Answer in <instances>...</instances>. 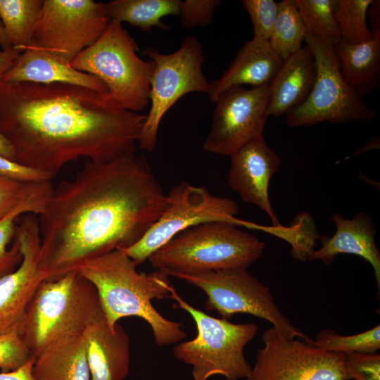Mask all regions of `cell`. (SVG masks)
Returning <instances> with one entry per match:
<instances>
[{
	"label": "cell",
	"mask_w": 380,
	"mask_h": 380,
	"mask_svg": "<svg viewBox=\"0 0 380 380\" xmlns=\"http://www.w3.org/2000/svg\"><path fill=\"white\" fill-rule=\"evenodd\" d=\"M282 61L268 40L253 37L245 42L224 72L210 82V101L215 103L223 93L233 88L269 86Z\"/></svg>",
	"instance_id": "cell-18"
},
{
	"label": "cell",
	"mask_w": 380,
	"mask_h": 380,
	"mask_svg": "<svg viewBox=\"0 0 380 380\" xmlns=\"http://www.w3.org/2000/svg\"><path fill=\"white\" fill-rule=\"evenodd\" d=\"M109 22L104 3L44 0L30 45L70 63L101 37Z\"/></svg>",
	"instance_id": "cell-13"
},
{
	"label": "cell",
	"mask_w": 380,
	"mask_h": 380,
	"mask_svg": "<svg viewBox=\"0 0 380 380\" xmlns=\"http://www.w3.org/2000/svg\"><path fill=\"white\" fill-rule=\"evenodd\" d=\"M0 156L9 160L16 161L13 147L0 130ZM17 162V161H16Z\"/></svg>",
	"instance_id": "cell-41"
},
{
	"label": "cell",
	"mask_w": 380,
	"mask_h": 380,
	"mask_svg": "<svg viewBox=\"0 0 380 380\" xmlns=\"http://www.w3.org/2000/svg\"><path fill=\"white\" fill-rule=\"evenodd\" d=\"M34 357L32 355L21 367L10 372H0V380H37L33 374Z\"/></svg>",
	"instance_id": "cell-38"
},
{
	"label": "cell",
	"mask_w": 380,
	"mask_h": 380,
	"mask_svg": "<svg viewBox=\"0 0 380 380\" xmlns=\"http://www.w3.org/2000/svg\"><path fill=\"white\" fill-rule=\"evenodd\" d=\"M229 157L228 182L232 189L245 203L264 211L274 227H279L269 197L270 180L281 165L279 156L267 145L262 135L252 139Z\"/></svg>",
	"instance_id": "cell-16"
},
{
	"label": "cell",
	"mask_w": 380,
	"mask_h": 380,
	"mask_svg": "<svg viewBox=\"0 0 380 380\" xmlns=\"http://www.w3.org/2000/svg\"><path fill=\"white\" fill-rule=\"evenodd\" d=\"M25 213H30L29 210L19 208L0 220V279L15 270L21 262L20 246L13 237L16 221Z\"/></svg>",
	"instance_id": "cell-31"
},
{
	"label": "cell",
	"mask_w": 380,
	"mask_h": 380,
	"mask_svg": "<svg viewBox=\"0 0 380 380\" xmlns=\"http://www.w3.org/2000/svg\"><path fill=\"white\" fill-rule=\"evenodd\" d=\"M265 243L226 222L188 228L148 259L167 276L224 269H248L262 255Z\"/></svg>",
	"instance_id": "cell-5"
},
{
	"label": "cell",
	"mask_w": 380,
	"mask_h": 380,
	"mask_svg": "<svg viewBox=\"0 0 380 380\" xmlns=\"http://www.w3.org/2000/svg\"><path fill=\"white\" fill-rule=\"evenodd\" d=\"M91 380H125L130 367L129 340L118 323L114 329L103 315L84 332Z\"/></svg>",
	"instance_id": "cell-19"
},
{
	"label": "cell",
	"mask_w": 380,
	"mask_h": 380,
	"mask_svg": "<svg viewBox=\"0 0 380 380\" xmlns=\"http://www.w3.org/2000/svg\"><path fill=\"white\" fill-rule=\"evenodd\" d=\"M32 356L19 331L0 334V369L7 372L24 364Z\"/></svg>",
	"instance_id": "cell-34"
},
{
	"label": "cell",
	"mask_w": 380,
	"mask_h": 380,
	"mask_svg": "<svg viewBox=\"0 0 380 380\" xmlns=\"http://www.w3.org/2000/svg\"><path fill=\"white\" fill-rule=\"evenodd\" d=\"M206 295L205 308L228 319L236 314H248L270 322L272 327L289 338H311L296 329L274 301L268 286L247 269H224L196 273L177 274Z\"/></svg>",
	"instance_id": "cell-10"
},
{
	"label": "cell",
	"mask_w": 380,
	"mask_h": 380,
	"mask_svg": "<svg viewBox=\"0 0 380 380\" xmlns=\"http://www.w3.org/2000/svg\"><path fill=\"white\" fill-rule=\"evenodd\" d=\"M308 343L324 350L344 355L376 353L380 349V326L350 336H342L330 329L322 330Z\"/></svg>",
	"instance_id": "cell-30"
},
{
	"label": "cell",
	"mask_w": 380,
	"mask_h": 380,
	"mask_svg": "<svg viewBox=\"0 0 380 380\" xmlns=\"http://www.w3.org/2000/svg\"><path fill=\"white\" fill-rule=\"evenodd\" d=\"M137 263L122 249L88 259L77 271L95 288L104 317L110 329L126 317L146 321L159 347L175 345L186 334L182 324L168 319L153 305L152 300L170 298L168 276L157 270L138 272Z\"/></svg>",
	"instance_id": "cell-3"
},
{
	"label": "cell",
	"mask_w": 380,
	"mask_h": 380,
	"mask_svg": "<svg viewBox=\"0 0 380 380\" xmlns=\"http://www.w3.org/2000/svg\"><path fill=\"white\" fill-rule=\"evenodd\" d=\"M315 75V61L307 45L283 61L268 86L269 116L279 117L301 104L312 88Z\"/></svg>",
	"instance_id": "cell-21"
},
{
	"label": "cell",
	"mask_w": 380,
	"mask_h": 380,
	"mask_svg": "<svg viewBox=\"0 0 380 380\" xmlns=\"http://www.w3.org/2000/svg\"><path fill=\"white\" fill-rule=\"evenodd\" d=\"M44 0H0V20L10 46L23 52L30 46Z\"/></svg>",
	"instance_id": "cell-25"
},
{
	"label": "cell",
	"mask_w": 380,
	"mask_h": 380,
	"mask_svg": "<svg viewBox=\"0 0 380 380\" xmlns=\"http://www.w3.org/2000/svg\"><path fill=\"white\" fill-rule=\"evenodd\" d=\"M346 82L362 96L378 88L380 77V31L358 44L341 41L332 46Z\"/></svg>",
	"instance_id": "cell-23"
},
{
	"label": "cell",
	"mask_w": 380,
	"mask_h": 380,
	"mask_svg": "<svg viewBox=\"0 0 380 380\" xmlns=\"http://www.w3.org/2000/svg\"><path fill=\"white\" fill-rule=\"evenodd\" d=\"M181 0H113L104 3L110 20L127 23L145 32L154 27L168 30L161 19L167 15H179Z\"/></svg>",
	"instance_id": "cell-24"
},
{
	"label": "cell",
	"mask_w": 380,
	"mask_h": 380,
	"mask_svg": "<svg viewBox=\"0 0 380 380\" xmlns=\"http://www.w3.org/2000/svg\"><path fill=\"white\" fill-rule=\"evenodd\" d=\"M167 195L166 207L143 237L122 249L137 265L182 231L204 223L226 222L237 227L257 229V224L239 220L237 203L232 199L212 194L203 186L182 182Z\"/></svg>",
	"instance_id": "cell-9"
},
{
	"label": "cell",
	"mask_w": 380,
	"mask_h": 380,
	"mask_svg": "<svg viewBox=\"0 0 380 380\" xmlns=\"http://www.w3.org/2000/svg\"><path fill=\"white\" fill-rule=\"evenodd\" d=\"M373 0H336L334 15L339 27L341 41L358 44L371 39L367 17Z\"/></svg>",
	"instance_id": "cell-29"
},
{
	"label": "cell",
	"mask_w": 380,
	"mask_h": 380,
	"mask_svg": "<svg viewBox=\"0 0 380 380\" xmlns=\"http://www.w3.org/2000/svg\"><path fill=\"white\" fill-rule=\"evenodd\" d=\"M13 239L22 260L12 272L0 279V334L20 331L25 310L46 276L40 267L41 236L38 216L28 214L16 224Z\"/></svg>",
	"instance_id": "cell-15"
},
{
	"label": "cell",
	"mask_w": 380,
	"mask_h": 380,
	"mask_svg": "<svg viewBox=\"0 0 380 380\" xmlns=\"http://www.w3.org/2000/svg\"><path fill=\"white\" fill-rule=\"evenodd\" d=\"M241 3L250 16L253 37L269 40L278 15V2L242 0Z\"/></svg>",
	"instance_id": "cell-33"
},
{
	"label": "cell",
	"mask_w": 380,
	"mask_h": 380,
	"mask_svg": "<svg viewBox=\"0 0 380 380\" xmlns=\"http://www.w3.org/2000/svg\"><path fill=\"white\" fill-rule=\"evenodd\" d=\"M305 42L315 61V79L306 99L286 114L287 124L295 127L323 122L338 124L375 119L376 112L342 77L332 46L309 34Z\"/></svg>",
	"instance_id": "cell-11"
},
{
	"label": "cell",
	"mask_w": 380,
	"mask_h": 380,
	"mask_svg": "<svg viewBox=\"0 0 380 380\" xmlns=\"http://www.w3.org/2000/svg\"><path fill=\"white\" fill-rule=\"evenodd\" d=\"M65 84L0 82V130L18 163L52 178L80 158L106 163L134 153L146 115Z\"/></svg>",
	"instance_id": "cell-2"
},
{
	"label": "cell",
	"mask_w": 380,
	"mask_h": 380,
	"mask_svg": "<svg viewBox=\"0 0 380 380\" xmlns=\"http://www.w3.org/2000/svg\"><path fill=\"white\" fill-rule=\"evenodd\" d=\"M215 103L209 133L203 144L204 151L229 157L263 135L269 117L268 86L233 88L223 93Z\"/></svg>",
	"instance_id": "cell-14"
},
{
	"label": "cell",
	"mask_w": 380,
	"mask_h": 380,
	"mask_svg": "<svg viewBox=\"0 0 380 380\" xmlns=\"http://www.w3.org/2000/svg\"><path fill=\"white\" fill-rule=\"evenodd\" d=\"M336 232L331 237L320 236L322 246L314 250L310 260H319L329 265L338 254H353L361 257L372 267L376 286L380 288V253L375 243L376 229L367 213L357 212L352 219L339 213L331 216Z\"/></svg>",
	"instance_id": "cell-17"
},
{
	"label": "cell",
	"mask_w": 380,
	"mask_h": 380,
	"mask_svg": "<svg viewBox=\"0 0 380 380\" xmlns=\"http://www.w3.org/2000/svg\"><path fill=\"white\" fill-rule=\"evenodd\" d=\"M307 34L334 46L341 41L334 15L336 0H295Z\"/></svg>",
	"instance_id": "cell-28"
},
{
	"label": "cell",
	"mask_w": 380,
	"mask_h": 380,
	"mask_svg": "<svg viewBox=\"0 0 380 380\" xmlns=\"http://www.w3.org/2000/svg\"><path fill=\"white\" fill-rule=\"evenodd\" d=\"M0 46L2 48L1 49H6L8 48H11L8 43V40L5 30L1 20H0Z\"/></svg>",
	"instance_id": "cell-42"
},
{
	"label": "cell",
	"mask_w": 380,
	"mask_h": 380,
	"mask_svg": "<svg viewBox=\"0 0 380 380\" xmlns=\"http://www.w3.org/2000/svg\"><path fill=\"white\" fill-rule=\"evenodd\" d=\"M170 298L175 301L174 307L186 311L196 326L195 338L177 343L173 348L174 356L191 367L192 380H209L215 375L227 380L245 379L251 366L244 348L257 334L258 326L212 317L184 300L172 285Z\"/></svg>",
	"instance_id": "cell-7"
},
{
	"label": "cell",
	"mask_w": 380,
	"mask_h": 380,
	"mask_svg": "<svg viewBox=\"0 0 380 380\" xmlns=\"http://www.w3.org/2000/svg\"><path fill=\"white\" fill-rule=\"evenodd\" d=\"M219 0H185L180 1V17L182 26L185 29L208 25L217 7Z\"/></svg>",
	"instance_id": "cell-35"
},
{
	"label": "cell",
	"mask_w": 380,
	"mask_h": 380,
	"mask_svg": "<svg viewBox=\"0 0 380 380\" xmlns=\"http://www.w3.org/2000/svg\"><path fill=\"white\" fill-rule=\"evenodd\" d=\"M299 215L301 223H303L299 229L297 224H296L294 226L296 229L291 227L284 228V230H281L280 225L278 227L280 230H271L269 232L284 239L290 243L291 246V253L295 259L305 261L309 260V257L315 250L317 244L316 241L319 239L320 236L317 232L311 217L305 213Z\"/></svg>",
	"instance_id": "cell-32"
},
{
	"label": "cell",
	"mask_w": 380,
	"mask_h": 380,
	"mask_svg": "<svg viewBox=\"0 0 380 380\" xmlns=\"http://www.w3.org/2000/svg\"><path fill=\"white\" fill-rule=\"evenodd\" d=\"M138 45L122 23L110 20L101 37L71 63L74 68L99 79L114 107L138 113L149 103L153 63L137 53Z\"/></svg>",
	"instance_id": "cell-6"
},
{
	"label": "cell",
	"mask_w": 380,
	"mask_h": 380,
	"mask_svg": "<svg viewBox=\"0 0 380 380\" xmlns=\"http://www.w3.org/2000/svg\"><path fill=\"white\" fill-rule=\"evenodd\" d=\"M167 205L146 158L134 153L106 163L87 160L62 180L38 216L40 267L46 280L82 262L139 241Z\"/></svg>",
	"instance_id": "cell-1"
},
{
	"label": "cell",
	"mask_w": 380,
	"mask_h": 380,
	"mask_svg": "<svg viewBox=\"0 0 380 380\" xmlns=\"http://www.w3.org/2000/svg\"><path fill=\"white\" fill-rule=\"evenodd\" d=\"M33 374L37 380H91L84 333L46 346L34 357Z\"/></svg>",
	"instance_id": "cell-22"
},
{
	"label": "cell",
	"mask_w": 380,
	"mask_h": 380,
	"mask_svg": "<svg viewBox=\"0 0 380 380\" xmlns=\"http://www.w3.org/2000/svg\"><path fill=\"white\" fill-rule=\"evenodd\" d=\"M0 176L20 182H44L52 177L40 171L0 156Z\"/></svg>",
	"instance_id": "cell-37"
},
{
	"label": "cell",
	"mask_w": 380,
	"mask_h": 380,
	"mask_svg": "<svg viewBox=\"0 0 380 380\" xmlns=\"http://www.w3.org/2000/svg\"><path fill=\"white\" fill-rule=\"evenodd\" d=\"M262 341L244 380H350L344 354L289 338L274 327L263 332Z\"/></svg>",
	"instance_id": "cell-12"
},
{
	"label": "cell",
	"mask_w": 380,
	"mask_h": 380,
	"mask_svg": "<svg viewBox=\"0 0 380 380\" xmlns=\"http://www.w3.org/2000/svg\"><path fill=\"white\" fill-rule=\"evenodd\" d=\"M52 180L20 182L0 176V220L22 207L41 215L53 191Z\"/></svg>",
	"instance_id": "cell-26"
},
{
	"label": "cell",
	"mask_w": 380,
	"mask_h": 380,
	"mask_svg": "<svg viewBox=\"0 0 380 380\" xmlns=\"http://www.w3.org/2000/svg\"><path fill=\"white\" fill-rule=\"evenodd\" d=\"M20 53L13 48L0 49V82H2L4 75L13 65Z\"/></svg>",
	"instance_id": "cell-39"
},
{
	"label": "cell",
	"mask_w": 380,
	"mask_h": 380,
	"mask_svg": "<svg viewBox=\"0 0 380 380\" xmlns=\"http://www.w3.org/2000/svg\"><path fill=\"white\" fill-rule=\"evenodd\" d=\"M380 1L373 0L371 4L368 13H369L371 23L372 25V32L374 34L377 31H380L379 28V5Z\"/></svg>",
	"instance_id": "cell-40"
},
{
	"label": "cell",
	"mask_w": 380,
	"mask_h": 380,
	"mask_svg": "<svg viewBox=\"0 0 380 380\" xmlns=\"http://www.w3.org/2000/svg\"><path fill=\"white\" fill-rule=\"evenodd\" d=\"M144 53L153 63L150 79L151 105L138 140L147 152L155 150L160 123L165 114L182 96L190 93L208 94L210 84L203 72L205 59L201 42L187 36L180 47L170 53L148 47Z\"/></svg>",
	"instance_id": "cell-8"
},
{
	"label": "cell",
	"mask_w": 380,
	"mask_h": 380,
	"mask_svg": "<svg viewBox=\"0 0 380 380\" xmlns=\"http://www.w3.org/2000/svg\"><path fill=\"white\" fill-rule=\"evenodd\" d=\"M345 369L350 380H380V355L377 353L346 355Z\"/></svg>",
	"instance_id": "cell-36"
},
{
	"label": "cell",
	"mask_w": 380,
	"mask_h": 380,
	"mask_svg": "<svg viewBox=\"0 0 380 380\" xmlns=\"http://www.w3.org/2000/svg\"><path fill=\"white\" fill-rule=\"evenodd\" d=\"M103 315L94 286L72 270L40 284L25 310L20 332L36 357L54 341L82 334Z\"/></svg>",
	"instance_id": "cell-4"
},
{
	"label": "cell",
	"mask_w": 380,
	"mask_h": 380,
	"mask_svg": "<svg viewBox=\"0 0 380 380\" xmlns=\"http://www.w3.org/2000/svg\"><path fill=\"white\" fill-rule=\"evenodd\" d=\"M2 82L10 83L65 84L83 87L101 94L106 85L97 77L81 72L47 52L30 45L20 53Z\"/></svg>",
	"instance_id": "cell-20"
},
{
	"label": "cell",
	"mask_w": 380,
	"mask_h": 380,
	"mask_svg": "<svg viewBox=\"0 0 380 380\" xmlns=\"http://www.w3.org/2000/svg\"><path fill=\"white\" fill-rule=\"evenodd\" d=\"M278 15L269 43L277 55L284 61L298 51L307 32L295 0L278 2Z\"/></svg>",
	"instance_id": "cell-27"
}]
</instances>
